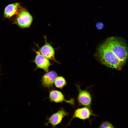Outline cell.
Listing matches in <instances>:
<instances>
[{
  "label": "cell",
  "instance_id": "obj_16",
  "mask_svg": "<svg viewBox=\"0 0 128 128\" xmlns=\"http://www.w3.org/2000/svg\"><path fill=\"white\" fill-rule=\"evenodd\" d=\"M1 74H0V75Z\"/></svg>",
  "mask_w": 128,
  "mask_h": 128
},
{
  "label": "cell",
  "instance_id": "obj_9",
  "mask_svg": "<svg viewBox=\"0 0 128 128\" xmlns=\"http://www.w3.org/2000/svg\"><path fill=\"white\" fill-rule=\"evenodd\" d=\"M49 97L50 101L52 102L59 103L64 101L71 105H75V101L73 98H71L69 100H66L62 92L57 90H52L50 91L49 93Z\"/></svg>",
  "mask_w": 128,
  "mask_h": 128
},
{
  "label": "cell",
  "instance_id": "obj_8",
  "mask_svg": "<svg viewBox=\"0 0 128 128\" xmlns=\"http://www.w3.org/2000/svg\"><path fill=\"white\" fill-rule=\"evenodd\" d=\"M45 44L41 47H39L37 44V46L39 48V51L41 54L49 60L59 63L55 58V51L54 48L50 43L48 42L46 38L45 37Z\"/></svg>",
  "mask_w": 128,
  "mask_h": 128
},
{
  "label": "cell",
  "instance_id": "obj_5",
  "mask_svg": "<svg viewBox=\"0 0 128 128\" xmlns=\"http://www.w3.org/2000/svg\"><path fill=\"white\" fill-rule=\"evenodd\" d=\"M32 50L36 53L35 58L32 61L36 65L35 70L39 69H43L46 72H48L49 67L52 65L49 60L42 55L39 51L33 49Z\"/></svg>",
  "mask_w": 128,
  "mask_h": 128
},
{
  "label": "cell",
  "instance_id": "obj_7",
  "mask_svg": "<svg viewBox=\"0 0 128 128\" xmlns=\"http://www.w3.org/2000/svg\"><path fill=\"white\" fill-rule=\"evenodd\" d=\"M69 113L65 111L63 108H61L48 118L47 122L45 123V125H48L50 124L53 128L55 127L61 123L64 118L69 116Z\"/></svg>",
  "mask_w": 128,
  "mask_h": 128
},
{
  "label": "cell",
  "instance_id": "obj_2",
  "mask_svg": "<svg viewBox=\"0 0 128 128\" xmlns=\"http://www.w3.org/2000/svg\"><path fill=\"white\" fill-rule=\"evenodd\" d=\"M105 42L119 59L125 64L128 58V50L123 40L120 37H111Z\"/></svg>",
  "mask_w": 128,
  "mask_h": 128
},
{
  "label": "cell",
  "instance_id": "obj_14",
  "mask_svg": "<svg viewBox=\"0 0 128 128\" xmlns=\"http://www.w3.org/2000/svg\"><path fill=\"white\" fill-rule=\"evenodd\" d=\"M96 27L99 30L102 29L103 27V26L101 24H97Z\"/></svg>",
  "mask_w": 128,
  "mask_h": 128
},
{
  "label": "cell",
  "instance_id": "obj_12",
  "mask_svg": "<svg viewBox=\"0 0 128 128\" xmlns=\"http://www.w3.org/2000/svg\"><path fill=\"white\" fill-rule=\"evenodd\" d=\"M54 84L56 87L62 89L66 85L67 83L65 79L63 77L58 76L55 78Z\"/></svg>",
  "mask_w": 128,
  "mask_h": 128
},
{
  "label": "cell",
  "instance_id": "obj_1",
  "mask_svg": "<svg viewBox=\"0 0 128 128\" xmlns=\"http://www.w3.org/2000/svg\"><path fill=\"white\" fill-rule=\"evenodd\" d=\"M97 55L101 63L109 67L120 70L124 64L119 59L105 42L99 47Z\"/></svg>",
  "mask_w": 128,
  "mask_h": 128
},
{
  "label": "cell",
  "instance_id": "obj_13",
  "mask_svg": "<svg viewBox=\"0 0 128 128\" xmlns=\"http://www.w3.org/2000/svg\"><path fill=\"white\" fill-rule=\"evenodd\" d=\"M99 128H114V127L110 122L105 121L102 122L99 126Z\"/></svg>",
  "mask_w": 128,
  "mask_h": 128
},
{
  "label": "cell",
  "instance_id": "obj_3",
  "mask_svg": "<svg viewBox=\"0 0 128 128\" xmlns=\"http://www.w3.org/2000/svg\"><path fill=\"white\" fill-rule=\"evenodd\" d=\"M13 17L12 23L21 29L30 27L33 21L32 15L26 8L22 6Z\"/></svg>",
  "mask_w": 128,
  "mask_h": 128
},
{
  "label": "cell",
  "instance_id": "obj_4",
  "mask_svg": "<svg viewBox=\"0 0 128 128\" xmlns=\"http://www.w3.org/2000/svg\"><path fill=\"white\" fill-rule=\"evenodd\" d=\"M76 86L78 91L77 100L79 105L90 108L92 101V95L90 92L87 89L82 90L78 84H76Z\"/></svg>",
  "mask_w": 128,
  "mask_h": 128
},
{
  "label": "cell",
  "instance_id": "obj_11",
  "mask_svg": "<svg viewBox=\"0 0 128 128\" xmlns=\"http://www.w3.org/2000/svg\"><path fill=\"white\" fill-rule=\"evenodd\" d=\"M21 6V3L19 2L8 5L4 9V17L6 18H12L17 14L18 9Z\"/></svg>",
  "mask_w": 128,
  "mask_h": 128
},
{
  "label": "cell",
  "instance_id": "obj_15",
  "mask_svg": "<svg viewBox=\"0 0 128 128\" xmlns=\"http://www.w3.org/2000/svg\"></svg>",
  "mask_w": 128,
  "mask_h": 128
},
{
  "label": "cell",
  "instance_id": "obj_10",
  "mask_svg": "<svg viewBox=\"0 0 128 128\" xmlns=\"http://www.w3.org/2000/svg\"><path fill=\"white\" fill-rule=\"evenodd\" d=\"M57 76V73L54 71L46 72L42 77V85L45 88L50 89L52 88L53 86L55 80Z\"/></svg>",
  "mask_w": 128,
  "mask_h": 128
},
{
  "label": "cell",
  "instance_id": "obj_6",
  "mask_svg": "<svg viewBox=\"0 0 128 128\" xmlns=\"http://www.w3.org/2000/svg\"><path fill=\"white\" fill-rule=\"evenodd\" d=\"M92 116H97L94 114L90 108L84 106L77 109L75 110L72 117L68 123L69 125L73 119L78 118L83 120L89 119Z\"/></svg>",
  "mask_w": 128,
  "mask_h": 128
}]
</instances>
